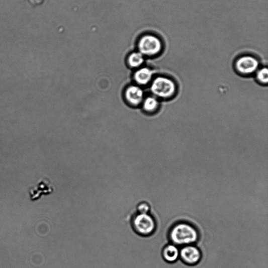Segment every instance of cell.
<instances>
[{"label": "cell", "mask_w": 268, "mask_h": 268, "mask_svg": "<svg viewBox=\"0 0 268 268\" xmlns=\"http://www.w3.org/2000/svg\"><path fill=\"white\" fill-rule=\"evenodd\" d=\"M259 60L251 55H244L235 61L236 70L240 74L249 75L256 73L259 69Z\"/></svg>", "instance_id": "cell-5"}, {"label": "cell", "mask_w": 268, "mask_h": 268, "mask_svg": "<svg viewBox=\"0 0 268 268\" xmlns=\"http://www.w3.org/2000/svg\"><path fill=\"white\" fill-rule=\"evenodd\" d=\"M150 90L157 98L169 99L173 97L177 91L175 81L166 76H158L152 81Z\"/></svg>", "instance_id": "cell-2"}, {"label": "cell", "mask_w": 268, "mask_h": 268, "mask_svg": "<svg viewBox=\"0 0 268 268\" xmlns=\"http://www.w3.org/2000/svg\"><path fill=\"white\" fill-rule=\"evenodd\" d=\"M144 61L143 55L140 53H134L129 57V64L131 67L137 68L141 66Z\"/></svg>", "instance_id": "cell-11"}, {"label": "cell", "mask_w": 268, "mask_h": 268, "mask_svg": "<svg viewBox=\"0 0 268 268\" xmlns=\"http://www.w3.org/2000/svg\"><path fill=\"white\" fill-rule=\"evenodd\" d=\"M159 106V101L155 96L148 97L143 101V108L145 111L149 113L156 111Z\"/></svg>", "instance_id": "cell-10"}, {"label": "cell", "mask_w": 268, "mask_h": 268, "mask_svg": "<svg viewBox=\"0 0 268 268\" xmlns=\"http://www.w3.org/2000/svg\"><path fill=\"white\" fill-rule=\"evenodd\" d=\"M137 210L139 213H149V212L150 210V207L147 202H142L138 204Z\"/></svg>", "instance_id": "cell-13"}, {"label": "cell", "mask_w": 268, "mask_h": 268, "mask_svg": "<svg viewBox=\"0 0 268 268\" xmlns=\"http://www.w3.org/2000/svg\"><path fill=\"white\" fill-rule=\"evenodd\" d=\"M256 73L257 80L262 84H267L268 82V70L266 67L259 69Z\"/></svg>", "instance_id": "cell-12"}, {"label": "cell", "mask_w": 268, "mask_h": 268, "mask_svg": "<svg viewBox=\"0 0 268 268\" xmlns=\"http://www.w3.org/2000/svg\"><path fill=\"white\" fill-rule=\"evenodd\" d=\"M162 256L163 259L169 263L175 262L180 257V250L173 244L165 246L162 250Z\"/></svg>", "instance_id": "cell-8"}, {"label": "cell", "mask_w": 268, "mask_h": 268, "mask_svg": "<svg viewBox=\"0 0 268 268\" xmlns=\"http://www.w3.org/2000/svg\"><path fill=\"white\" fill-rule=\"evenodd\" d=\"M182 260L189 265L198 264L202 259L201 250L194 245L184 246L180 250V257Z\"/></svg>", "instance_id": "cell-6"}, {"label": "cell", "mask_w": 268, "mask_h": 268, "mask_svg": "<svg viewBox=\"0 0 268 268\" xmlns=\"http://www.w3.org/2000/svg\"><path fill=\"white\" fill-rule=\"evenodd\" d=\"M125 98L131 105L137 106L143 102L144 93L142 89L139 86L132 85L126 89Z\"/></svg>", "instance_id": "cell-7"}, {"label": "cell", "mask_w": 268, "mask_h": 268, "mask_svg": "<svg viewBox=\"0 0 268 268\" xmlns=\"http://www.w3.org/2000/svg\"><path fill=\"white\" fill-rule=\"evenodd\" d=\"M138 48L140 53L143 55L156 56L160 53L162 49V44L156 36L147 35L140 40Z\"/></svg>", "instance_id": "cell-4"}, {"label": "cell", "mask_w": 268, "mask_h": 268, "mask_svg": "<svg viewBox=\"0 0 268 268\" xmlns=\"http://www.w3.org/2000/svg\"><path fill=\"white\" fill-rule=\"evenodd\" d=\"M169 236L172 244L176 246L194 245L199 238L197 229L192 224L184 222L174 224Z\"/></svg>", "instance_id": "cell-1"}, {"label": "cell", "mask_w": 268, "mask_h": 268, "mask_svg": "<svg viewBox=\"0 0 268 268\" xmlns=\"http://www.w3.org/2000/svg\"><path fill=\"white\" fill-rule=\"evenodd\" d=\"M131 224L134 231L140 236H150L154 233L156 229V221L149 213L135 214Z\"/></svg>", "instance_id": "cell-3"}, {"label": "cell", "mask_w": 268, "mask_h": 268, "mask_svg": "<svg viewBox=\"0 0 268 268\" xmlns=\"http://www.w3.org/2000/svg\"><path fill=\"white\" fill-rule=\"evenodd\" d=\"M153 73V71L148 68L139 69L135 72L134 79L138 84L146 85L151 81Z\"/></svg>", "instance_id": "cell-9"}]
</instances>
